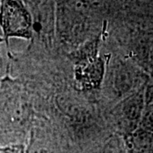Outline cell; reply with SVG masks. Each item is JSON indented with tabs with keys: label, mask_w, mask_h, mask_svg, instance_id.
<instances>
[{
	"label": "cell",
	"mask_w": 153,
	"mask_h": 153,
	"mask_svg": "<svg viewBox=\"0 0 153 153\" xmlns=\"http://www.w3.org/2000/svg\"><path fill=\"white\" fill-rule=\"evenodd\" d=\"M0 25L6 39L32 36V17L20 0H1Z\"/></svg>",
	"instance_id": "6da1fadb"
},
{
	"label": "cell",
	"mask_w": 153,
	"mask_h": 153,
	"mask_svg": "<svg viewBox=\"0 0 153 153\" xmlns=\"http://www.w3.org/2000/svg\"><path fill=\"white\" fill-rule=\"evenodd\" d=\"M140 100L138 98H134L130 100L124 105V111L125 116L128 118H136L140 116Z\"/></svg>",
	"instance_id": "7a4b0ae2"
}]
</instances>
